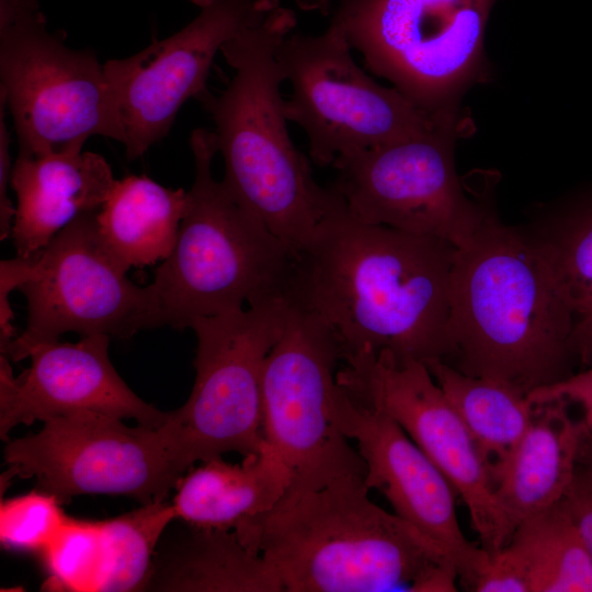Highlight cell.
I'll list each match as a JSON object with an SVG mask.
<instances>
[{
	"label": "cell",
	"instance_id": "obj_10",
	"mask_svg": "<svg viewBox=\"0 0 592 592\" xmlns=\"http://www.w3.org/2000/svg\"><path fill=\"white\" fill-rule=\"evenodd\" d=\"M343 32L333 24L320 35L287 34L276 59L292 94L285 115L309 140L319 167L341 157L430 130L462 116L435 117L396 88L378 84L354 61Z\"/></svg>",
	"mask_w": 592,
	"mask_h": 592
},
{
	"label": "cell",
	"instance_id": "obj_19",
	"mask_svg": "<svg viewBox=\"0 0 592 592\" xmlns=\"http://www.w3.org/2000/svg\"><path fill=\"white\" fill-rule=\"evenodd\" d=\"M563 398L534 403L531 423L496 478V496L514 531L556 505L578 468L581 419Z\"/></svg>",
	"mask_w": 592,
	"mask_h": 592
},
{
	"label": "cell",
	"instance_id": "obj_3",
	"mask_svg": "<svg viewBox=\"0 0 592 592\" xmlns=\"http://www.w3.org/2000/svg\"><path fill=\"white\" fill-rule=\"evenodd\" d=\"M365 475L283 499L235 533L277 573L284 592H453L452 560L375 504Z\"/></svg>",
	"mask_w": 592,
	"mask_h": 592
},
{
	"label": "cell",
	"instance_id": "obj_13",
	"mask_svg": "<svg viewBox=\"0 0 592 592\" xmlns=\"http://www.w3.org/2000/svg\"><path fill=\"white\" fill-rule=\"evenodd\" d=\"M338 385L357 403L392 418L429 456L464 501L481 547L493 556L514 533L489 466L467 426L423 362L390 351L343 360Z\"/></svg>",
	"mask_w": 592,
	"mask_h": 592
},
{
	"label": "cell",
	"instance_id": "obj_32",
	"mask_svg": "<svg viewBox=\"0 0 592 592\" xmlns=\"http://www.w3.org/2000/svg\"><path fill=\"white\" fill-rule=\"evenodd\" d=\"M5 102L0 95V239L11 237L15 206L9 196L13 162L10 155L11 135L5 123Z\"/></svg>",
	"mask_w": 592,
	"mask_h": 592
},
{
	"label": "cell",
	"instance_id": "obj_31",
	"mask_svg": "<svg viewBox=\"0 0 592 592\" xmlns=\"http://www.w3.org/2000/svg\"><path fill=\"white\" fill-rule=\"evenodd\" d=\"M560 504L577 527L592 559V478L577 468Z\"/></svg>",
	"mask_w": 592,
	"mask_h": 592
},
{
	"label": "cell",
	"instance_id": "obj_23",
	"mask_svg": "<svg viewBox=\"0 0 592 592\" xmlns=\"http://www.w3.org/2000/svg\"><path fill=\"white\" fill-rule=\"evenodd\" d=\"M190 531L153 559L147 588L189 592H284L273 567L234 531Z\"/></svg>",
	"mask_w": 592,
	"mask_h": 592
},
{
	"label": "cell",
	"instance_id": "obj_29",
	"mask_svg": "<svg viewBox=\"0 0 592 592\" xmlns=\"http://www.w3.org/2000/svg\"><path fill=\"white\" fill-rule=\"evenodd\" d=\"M33 260L15 257L0 262V349L4 353L14 340L13 310L10 306L9 296L14 289H19L32 273Z\"/></svg>",
	"mask_w": 592,
	"mask_h": 592
},
{
	"label": "cell",
	"instance_id": "obj_27",
	"mask_svg": "<svg viewBox=\"0 0 592 592\" xmlns=\"http://www.w3.org/2000/svg\"><path fill=\"white\" fill-rule=\"evenodd\" d=\"M42 556L55 587L96 591L103 560L102 522L68 517Z\"/></svg>",
	"mask_w": 592,
	"mask_h": 592
},
{
	"label": "cell",
	"instance_id": "obj_14",
	"mask_svg": "<svg viewBox=\"0 0 592 592\" xmlns=\"http://www.w3.org/2000/svg\"><path fill=\"white\" fill-rule=\"evenodd\" d=\"M95 213L77 218L34 257L19 288L27 300L26 326L1 354L18 362L68 332L129 339L160 327L149 285L128 280L98 234Z\"/></svg>",
	"mask_w": 592,
	"mask_h": 592
},
{
	"label": "cell",
	"instance_id": "obj_21",
	"mask_svg": "<svg viewBox=\"0 0 592 592\" xmlns=\"http://www.w3.org/2000/svg\"><path fill=\"white\" fill-rule=\"evenodd\" d=\"M547 257L572 316L580 364L592 363V184L532 208L523 226Z\"/></svg>",
	"mask_w": 592,
	"mask_h": 592
},
{
	"label": "cell",
	"instance_id": "obj_15",
	"mask_svg": "<svg viewBox=\"0 0 592 592\" xmlns=\"http://www.w3.org/2000/svg\"><path fill=\"white\" fill-rule=\"evenodd\" d=\"M198 14L139 53L104 62L123 125L126 157H141L169 133L190 98L200 100L216 54L260 14L265 0H191Z\"/></svg>",
	"mask_w": 592,
	"mask_h": 592
},
{
	"label": "cell",
	"instance_id": "obj_5",
	"mask_svg": "<svg viewBox=\"0 0 592 592\" xmlns=\"http://www.w3.org/2000/svg\"><path fill=\"white\" fill-rule=\"evenodd\" d=\"M195 177L170 254L149 285L159 326L190 328L214 317L286 297L296 254L212 174L214 132L190 136Z\"/></svg>",
	"mask_w": 592,
	"mask_h": 592
},
{
	"label": "cell",
	"instance_id": "obj_17",
	"mask_svg": "<svg viewBox=\"0 0 592 592\" xmlns=\"http://www.w3.org/2000/svg\"><path fill=\"white\" fill-rule=\"evenodd\" d=\"M110 337L84 335L78 342L41 343L31 364L13 377L8 356L0 361V435L19 424L80 411L100 412L160 428L170 412L141 400L122 379L109 357Z\"/></svg>",
	"mask_w": 592,
	"mask_h": 592
},
{
	"label": "cell",
	"instance_id": "obj_8",
	"mask_svg": "<svg viewBox=\"0 0 592 592\" xmlns=\"http://www.w3.org/2000/svg\"><path fill=\"white\" fill-rule=\"evenodd\" d=\"M288 306L278 297L191 325L195 382L185 403L162 425L184 473L197 462L229 452L247 456L262 447L263 368Z\"/></svg>",
	"mask_w": 592,
	"mask_h": 592
},
{
	"label": "cell",
	"instance_id": "obj_20",
	"mask_svg": "<svg viewBox=\"0 0 592 592\" xmlns=\"http://www.w3.org/2000/svg\"><path fill=\"white\" fill-rule=\"evenodd\" d=\"M289 482L288 468L265 441L239 464L213 457L189 468L179 480L171 502L174 520L236 532L272 511Z\"/></svg>",
	"mask_w": 592,
	"mask_h": 592
},
{
	"label": "cell",
	"instance_id": "obj_28",
	"mask_svg": "<svg viewBox=\"0 0 592 592\" xmlns=\"http://www.w3.org/2000/svg\"><path fill=\"white\" fill-rule=\"evenodd\" d=\"M60 504L56 497L38 489L2 501L0 505L2 547L43 554L69 517Z\"/></svg>",
	"mask_w": 592,
	"mask_h": 592
},
{
	"label": "cell",
	"instance_id": "obj_25",
	"mask_svg": "<svg viewBox=\"0 0 592 592\" xmlns=\"http://www.w3.org/2000/svg\"><path fill=\"white\" fill-rule=\"evenodd\" d=\"M499 551L528 592H592V559L560 501L522 521Z\"/></svg>",
	"mask_w": 592,
	"mask_h": 592
},
{
	"label": "cell",
	"instance_id": "obj_12",
	"mask_svg": "<svg viewBox=\"0 0 592 592\" xmlns=\"http://www.w3.org/2000/svg\"><path fill=\"white\" fill-rule=\"evenodd\" d=\"M37 433L9 441L10 477H34L61 503L79 494H123L163 501L184 471L162 426H129L92 411L55 417Z\"/></svg>",
	"mask_w": 592,
	"mask_h": 592
},
{
	"label": "cell",
	"instance_id": "obj_6",
	"mask_svg": "<svg viewBox=\"0 0 592 592\" xmlns=\"http://www.w3.org/2000/svg\"><path fill=\"white\" fill-rule=\"evenodd\" d=\"M498 0H340L331 24L366 67L435 117L467 111L463 101L487 83L485 36Z\"/></svg>",
	"mask_w": 592,
	"mask_h": 592
},
{
	"label": "cell",
	"instance_id": "obj_26",
	"mask_svg": "<svg viewBox=\"0 0 592 592\" xmlns=\"http://www.w3.org/2000/svg\"><path fill=\"white\" fill-rule=\"evenodd\" d=\"M173 520L172 505L163 500L102 521L103 560L96 591L126 592L147 588L156 544Z\"/></svg>",
	"mask_w": 592,
	"mask_h": 592
},
{
	"label": "cell",
	"instance_id": "obj_11",
	"mask_svg": "<svg viewBox=\"0 0 592 592\" xmlns=\"http://www.w3.org/2000/svg\"><path fill=\"white\" fill-rule=\"evenodd\" d=\"M340 360V348L327 326L289 303L262 376L264 441L291 474L282 499L319 489L345 475H365L361 455L333 418L334 368Z\"/></svg>",
	"mask_w": 592,
	"mask_h": 592
},
{
	"label": "cell",
	"instance_id": "obj_34",
	"mask_svg": "<svg viewBox=\"0 0 592 592\" xmlns=\"http://www.w3.org/2000/svg\"><path fill=\"white\" fill-rule=\"evenodd\" d=\"M330 0H312V4L317 8L327 10Z\"/></svg>",
	"mask_w": 592,
	"mask_h": 592
},
{
	"label": "cell",
	"instance_id": "obj_1",
	"mask_svg": "<svg viewBox=\"0 0 592 592\" xmlns=\"http://www.w3.org/2000/svg\"><path fill=\"white\" fill-rule=\"evenodd\" d=\"M456 246L353 217L340 197L295 258L286 298L333 334L342 360L390 351L446 361Z\"/></svg>",
	"mask_w": 592,
	"mask_h": 592
},
{
	"label": "cell",
	"instance_id": "obj_4",
	"mask_svg": "<svg viewBox=\"0 0 592 592\" xmlns=\"http://www.w3.org/2000/svg\"><path fill=\"white\" fill-rule=\"evenodd\" d=\"M295 23L293 11L265 0L258 18L220 49L234 70L226 88L198 101L215 124L223 181L297 255L340 197L315 181L287 130L276 49Z\"/></svg>",
	"mask_w": 592,
	"mask_h": 592
},
{
	"label": "cell",
	"instance_id": "obj_7",
	"mask_svg": "<svg viewBox=\"0 0 592 592\" xmlns=\"http://www.w3.org/2000/svg\"><path fill=\"white\" fill-rule=\"evenodd\" d=\"M0 79L19 152H80L92 136L124 144L104 64L52 33L37 0H0Z\"/></svg>",
	"mask_w": 592,
	"mask_h": 592
},
{
	"label": "cell",
	"instance_id": "obj_9",
	"mask_svg": "<svg viewBox=\"0 0 592 592\" xmlns=\"http://www.w3.org/2000/svg\"><path fill=\"white\" fill-rule=\"evenodd\" d=\"M469 112L424 133L334 161L331 189L361 221L447 240L456 247L475 231L481 201L456 170L455 148L471 136Z\"/></svg>",
	"mask_w": 592,
	"mask_h": 592
},
{
	"label": "cell",
	"instance_id": "obj_24",
	"mask_svg": "<svg viewBox=\"0 0 592 592\" xmlns=\"http://www.w3.org/2000/svg\"><path fill=\"white\" fill-rule=\"evenodd\" d=\"M424 364L477 443L496 486L531 423L534 403L500 380L466 375L437 358Z\"/></svg>",
	"mask_w": 592,
	"mask_h": 592
},
{
	"label": "cell",
	"instance_id": "obj_16",
	"mask_svg": "<svg viewBox=\"0 0 592 592\" xmlns=\"http://www.w3.org/2000/svg\"><path fill=\"white\" fill-rule=\"evenodd\" d=\"M333 418L357 443L367 488L379 491L397 516L440 548L455 565L462 587L473 591L490 555L464 535L458 496L443 473L392 418L357 403L339 385Z\"/></svg>",
	"mask_w": 592,
	"mask_h": 592
},
{
	"label": "cell",
	"instance_id": "obj_30",
	"mask_svg": "<svg viewBox=\"0 0 592 592\" xmlns=\"http://www.w3.org/2000/svg\"><path fill=\"white\" fill-rule=\"evenodd\" d=\"M527 397L533 403L556 398L574 402L582 409L583 423L592 425V367L574 373L554 385L533 390Z\"/></svg>",
	"mask_w": 592,
	"mask_h": 592
},
{
	"label": "cell",
	"instance_id": "obj_18",
	"mask_svg": "<svg viewBox=\"0 0 592 592\" xmlns=\"http://www.w3.org/2000/svg\"><path fill=\"white\" fill-rule=\"evenodd\" d=\"M114 182L111 166L95 152H19L11 172L16 195L11 238L16 255L36 257L77 218L98 212Z\"/></svg>",
	"mask_w": 592,
	"mask_h": 592
},
{
	"label": "cell",
	"instance_id": "obj_2",
	"mask_svg": "<svg viewBox=\"0 0 592 592\" xmlns=\"http://www.w3.org/2000/svg\"><path fill=\"white\" fill-rule=\"evenodd\" d=\"M498 181L493 172L475 179L481 216L454 255L445 363L528 395L570 377L580 362L554 267L523 226L499 217Z\"/></svg>",
	"mask_w": 592,
	"mask_h": 592
},
{
	"label": "cell",
	"instance_id": "obj_33",
	"mask_svg": "<svg viewBox=\"0 0 592 592\" xmlns=\"http://www.w3.org/2000/svg\"><path fill=\"white\" fill-rule=\"evenodd\" d=\"M578 469L592 478V425L584 423L578 454Z\"/></svg>",
	"mask_w": 592,
	"mask_h": 592
},
{
	"label": "cell",
	"instance_id": "obj_22",
	"mask_svg": "<svg viewBox=\"0 0 592 592\" xmlns=\"http://www.w3.org/2000/svg\"><path fill=\"white\" fill-rule=\"evenodd\" d=\"M187 192L170 189L146 175L115 180L95 213L98 234L127 272L162 262L172 251Z\"/></svg>",
	"mask_w": 592,
	"mask_h": 592
}]
</instances>
